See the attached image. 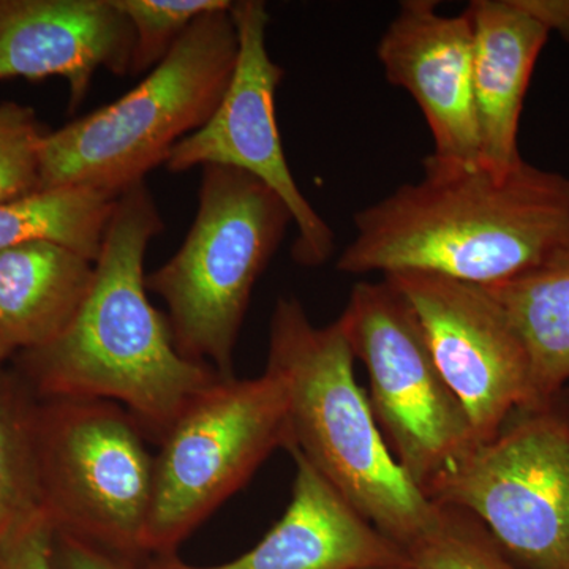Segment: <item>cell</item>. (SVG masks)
I'll return each instance as SVG.
<instances>
[{"instance_id": "277c9868", "label": "cell", "mask_w": 569, "mask_h": 569, "mask_svg": "<svg viewBox=\"0 0 569 569\" xmlns=\"http://www.w3.org/2000/svg\"><path fill=\"white\" fill-rule=\"evenodd\" d=\"M238 50L230 10L194 20L137 88L47 133L40 146V189L89 187L118 198L144 182L179 141L212 118L230 86Z\"/></svg>"}, {"instance_id": "4316f807", "label": "cell", "mask_w": 569, "mask_h": 569, "mask_svg": "<svg viewBox=\"0 0 569 569\" xmlns=\"http://www.w3.org/2000/svg\"><path fill=\"white\" fill-rule=\"evenodd\" d=\"M369 569H415L411 567L410 560L406 561V563L400 565H391V567H378V568H369Z\"/></svg>"}, {"instance_id": "7402d4cb", "label": "cell", "mask_w": 569, "mask_h": 569, "mask_svg": "<svg viewBox=\"0 0 569 569\" xmlns=\"http://www.w3.org/2000/svg\"><path fill=\"white\" fill-rule=\"evenodd\" d=\"M47 133L33 108L0 103V204L40 190V146Z\"/></svg>"}, {"instance_id": "3957f363", "label": "cell", "mask_w": 569, "mask_h": 569, "mask_svg": "<svg viewBox=\"0 0 569 569\" xmlns=\"http://www.w3.org/2000/svg\"><path fill=\"white\" fill-rule=\"evenodd\" d=\"M266 369L287 388L291 449L362 518L403 550L436 523L440 507L399 466L356 381L339 320L318 328L298 299L280 298Z\"/></svg>"}, {"instance_id": "7a4b0ae2", "label": "cell", "mask_w": 569, "mask_h": 569, "mask_svg": "<svg viewBox=\"0 0 569 569\" xmlns=\"http://www.w3.org/2000/svg\"><path fill=\"white\" fill-rule=\"evenodd\" d=\"M163 230L144 182L119 194L77 316L48 346L22 351L40 395L110 400L160 438L198 392L222 377L176 350L170 320L149 301L144 257Z\"/></svg>"}, {"instance_id": "5b68a950", "label": "cell", "mask_w": 569, "mask_h": 569, "mask_svg": "<svg viewBox=\"0 0 569 569\" xmlns=\"http://www.w3.org/2000/svg\"><path fill=\"white\" fill-rule=\"evenodd\" d=\"M291 220L283 201L246 171L203 167L198 211L181 249L146 276L170 310L176 350L233 376V351L250 296Z\"/></svg>"}, {"instance_id": "44dd1931", "label": "cell", "mask_w": 569, "mask_h": 569, "mask_svg": "<svg viewBox=\"0 0 569 569\" xmlns=\"http://www.w3.org/2000/svg\"><path fill=\"white\" fill-rule=\"evenodd\" d=\"M134 33L130 74L151 71L167 58L194 20L230 10L228 0H112Z\"/></svg>"}, {"instance_id": "484cf974", "label": "cell", "mask_w": 569, "mask_h": 569, "mask_svg": "<svg viewBox=\"0 0 569 569\" xmlns=\"http://www.w3.org/2000/svg\"><path fill=\"white\" fill-rule=\"evenodd\" d=\"M11 353H13V350H11V348L7 346L6 340L0 337V367H2V362L6 361Z\"/></svg>"}, {"instance_id": "6da1fadb", "label": "cell", "mask_w": 569, "mask_h": 569, "mask_svg": "<svg viewBox=\"0 0 569 569\" xmlns=\"http://www.w3.org/2000/svg\"><path fill=\"white\" fill-rule=\"evenodd\" d=\"M343 274L422 272L481 287L537 266L569 236V178L526 160L505 170L429 156L403 183L355 216Z\"/></svg>"}, {"instance_id": "52a82bcc", "label": "cell", "mask_w": 569, "mask_h": 569, "mask_svg": "<svg viewBox=\"0 0 569 569\" xmlns=\"http://www.w3.org/2000/svg\"><path fill=\"white\" fill-rule=\"evenodd\" d=\"M282 378L219 377L198 392L162 437L142 552L170 556L253 477L277 448L290 451Z\"/></svg>"}, {"instance_id": "4fadbf2b", "label": "cell", "mask_w": 569, "mask_h": 569, "mask_svg": "<svg viewBox=\"0 0 569 569\" xmlns=\"http://www.w3.org/2000/svg\"><path fill=\"white\" fill-rule=\"evenodd\" d=\"M134 33L112 0H0V80L69 82V111L104 69L129 74Z\"/></svg>"}, {"instance_id": "ffe728a7", "label": "cell", "mask_w": 569, "mask_h": 569, "mask_svg": "<svg viewBox=\"0 0 569 569\" xmlns=\"http://www.w3.org/2000/svg\"><path fill=\"white\" fill-rule=\"evenodd\" d=\"M406 553L415 569H520L477 518L458 508L440 507L436 523Z\"/></svg>"}, {"instance_id": "603a6c76", "label": "cell", "mask_w": 569, "mask_h": 569, "mask_svg": "<svg viewBox=\"0 0 569 569\" xmlns=\"http://www.w3.org/2000/svg\"><path fill=\"white\" fill-rule=\"evenodd\" d=\"M56 531L41 509L0 541V569H58Z\"/></svg>"}, {"instance_id": "8fae6325", "label": "cell", "mask_w": 569, "mask_h": 569, "mask_svg": "<svg viewBox=\"0 0 569 569\" xmlns=\"http://www.w3.org/2000/svg\"><path fill=\"white\" fill-rule=\"evenodd\" d=\"M417 313L441 376L466 407L477 443L533 406L531 359L500 302L481 284L402 272L383 277Z\"/></svg>"}, {"instance_id": "cb8c5ba5", "label": "cell", "mask_w": 569, "mask_h": 569, "mask_svg": "<svg viewBox=\"0 0 569 569\" xmlns=\"http://www.w3.org/2000/svg\"><path fill=\"white\" fill-rule=\"evenodd\" d=\"M56 561L58 569H134L132 560L61 533L56 535Z\"/></svg>"}, {"instance_id": "9c48e42d", "label": "cell", "mask_w": 569, "mask_h": 569, "mask_svg": "<svg viewBox=\"0 0 569 569\" xmlns=\"http://www.w3.org/2000/svg\"><path fill=\"white\" fill-rule=\"evenodd\" d=\"M339 323L369 373L370 407L389 449L425 492L477 443L466 407L441 376L417 313L389 280L356 283Z\"/></svg>"}, {"instance_id": "2e32d148", "label": "cell", "mask_w": 569, "mask_h": 569, "mask_svg": "<svg viewBox=\"0 0 569 569\" xmlns=\"http://www.w3.org/2000/svg\"><path fill=\"white\" fill-rule=\"evenodd\" d=\"M93 264L54 242L0 250V337L7 346L31 351L58 339L89 293Z\"/></svg>"}, {"instance_id": "d6986e66", "label": "cell", "mask_w": 569, "mask_h": 569, "mask_svg": "<svg viewBox=\"0 0 569 569\" xmlns=\"http://www.w3.org/2000/svg\"><path fill=\"white\" fill-rule=\"evenodd\" d=\"M36 422L20 381L0 370V541L43 509Z\"/></svg>"}, {"instance_id": "9a60e30c", "label": "cell", "mask_w": 569, "mask_h": 569, "mask_svg": "<svg viewBox=\"0 0 569 569\" xmlns=\"http://www.w3.org/2000/svg\"><path fill=\"white\" fill-rule=\"evenodd\" d=\"M473 31V96L481 163L522 162L519 126L531 74L549 32L516 0H475L463 11Z\"/></svg>"}, {"instance_id": "d4e9b609", "label": "cell", "mask_w": 569, "mask_h": 569, "mask_svg": "<svg viewBox=\"0 0 569 569\" xmlns=\"http://www.w3.org/2000/svg\"><path fill=\"white\" fill-rule=\"evenodd\" d=\"M520 10L538 21L546 31L569 41V0H516Z\"/></svg>"}, {"instance_id": "8992f818", "label": "cell", "mask_w": 569, "mask_h": 569, "mask_svg": "<svg viewBox=\"0 0 569 569\" xmlns=\"http://www.w3.org/2000/svg\"><path fill=\"white\" fill-rule=\"evenodd\" d=\"M425 493L477 518L520 569H569V388L515 411Z\"/></svg>"}, {"instance_id": "e0dca14e", "label": "cell", "mask_w": 569, "mask_h": 569, "mask_svg": "<svg viewBox=\"0 0 569 569\" xmlns=\"http://www.w3.org/2000/svg\"><path fill=\"white\" fill-rule=\"evenodd\" d=\"M486 288L529 350L533 406L569 388V236L529 271Z\"/></svg>"}, {"instance_id": "ba28073f", "label": "cell", "mask_w": 569, "mask_h": 569, "mask_svg": "<svg viewBox=\"0 0 569 569\" xmlns=\"http://www.w3.org/2000/svg\"><path fill=\"white\" fill-rule=\"evenodd\" d=\"M118 403L50 399L37 408L43 509L56 531L133 560L141 556L156 456Z\"/></svg>"}, {"instance_id": "ac0fdd59", "label": "cell", "mask_w": 569, "mask_h": 569, "mask_svg": "<svg viewBox=\"0 0 569 569\" xmlns=\"http://www.w3.org/2000/svg\"><path fill=\"white\" fill-rule=\"evenodd\" d=\"M118 198L89 187L40 189L0 204V250L47 241L96 263Z\"/></svg>"}, {"instance_id": "5bb4252c", "label": "cell", "mask_w": 569, "mask_h": 569, "mask_svg": "<svg viewBox=\"0 0 569 569\" xmlns=\"http://www.w3.org/2000/svg\"><path fill=\"white\" fill-rule=\"evenodd\" d=\"M290 455V505L253 549L216 567H194L176 553L156 556L144 569H369L408 561L406 550L362 518L301 452Z\"/></svg>"}, {"instance_id": "7c38bea8", "label": "cell", "mask_w": 569, "mask_h": 569, "mask_svg": "<svg viewBox=\"0 0 569 569\" xmlns=\"http://www.w3.org/2000/svg\"><path fill=\"white\" fill-rule=\"evenodd\" d=\"M388 81L410 93L433 140L430 156L479 163L473 31L467 14L438 13L433 0H406L378 43Z\"/></svg>"}, {"instance_id": "30bf717a", "label": "cell", "mask_w": 569, "mask_h": 569, "mask_svg": "<svg viewBox=\"0 0 569 569\" xmlns=\"http://www.w3.org/2000/svg\"><path fill=\"white\" fill-rule=\"evenodd\" d=\"M238 59L230 86L212 118L174 146L168 171L194 167L236 168L252 174L283 201L298 238L293 258L302 266H320L335 252V233L307 201L288 167L276 116V93L284 71L272 61L266 44L269 13L261 0L233 2Z\"/></svg>"}]
</instances>
